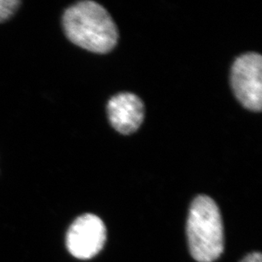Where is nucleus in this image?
Instances as JSON below:
<instances>
[{"instance_id": "20e7f679", "label": "nucleus", "mask_w": 262, "mask_h": 262, "mask_svg": "<svg viewBox=\"0 0 262 262\" xmlns=\"http://www.w3.org/2000/svg\"><path fill=\"white\" fill-rule=\"evenodd\" d=\"M106 241V228L94 214L80 215L67 233V247L74 257L88 260L98 255Z\"/></svg>"}, {"instance_id": "f257e3e1", "label": "nucleus", "mask_w": 262, "mask_h": 262, "mask_svg": "<svg viewBox=\"0 0 262 262\" xmlns=\"http://www.w3.org/2000/svg\"><path fill=\"white\" fill-rule=\"evenodd\" d=\"M62 23L67 38L90 52H110L118 41L114 20L102 5L94 1H82L68 8Z\"/></svg>"}, {"instance_id": "423d86ee", "label": "nucleus", "mask_w": 262, "mask_h": 262, "mask_svg": "<svg viewBox=\"0 0 262 262\" xmlns=\"http://www.w3.org/2000/svg\"><path fill=\"white\" fill-rule=\"evenodd\" d=\"M21 2L19 0H0V23L9 20L18 10Z\"/></svg>"}, {"instance_id": "7ed1b4c3", "label": "nucleus", "mask_w": 262, "mask_h": 262, "mask_svg": "<svg viewBox=\"0 0 262 262\" xmlns=\"http://www.w3.org/2000/svg\"><path fill=\"white\" fill-rule=\"evenodd\" d=\"M262 59L256 53L240 55L233 63L231 84L237 100L253 112H260L262 104Z\"/></svg>"}, {"instance_id": "f03ea898", "label": "nucleus", "mask_w": 262, "mask_h": 262, "mask_svg": "<svg viewBox=\"0 0 262 262\" xmlns=\"http://www.w3.org/2000/svg\"><path fill=\"white\" fill-rule=\"evenodd\" d=\"M187 237L191 255L198 262L215 261L223 254V219L217 205L209 196H197L191 204Z\"/></svg>"}, {"instance_id": "0eeeda50", "label": "nucleus", "mask_w": 262, "mask_h": 262, "mask_svg": "<svg viewBox=\"0 0 262 262\" xmlns=\"http://www.w3.org/2000/svg\"><path fill=\"white\" fill-rule=\"evenodd\" d=\"M240 262H262L261 254L260 252L250 253Z\"/></svg>"}, {"instance_id": "39448f33", "label": "nucleus", "mask_w": 262, "mask_h": 262, "mask_svg": "<svg viewBox=\"0 0 262 262\" xmlns=\"http://www.w3.org/2000/svg\"><path fill=\"white\" fill-rule=\"evenodd\" d=\"M107 113L112 126L120 134L127 135L136 132L141 126L144 105L135 94L121 93L110 99Z\"/></svg>"}]
</instances>
